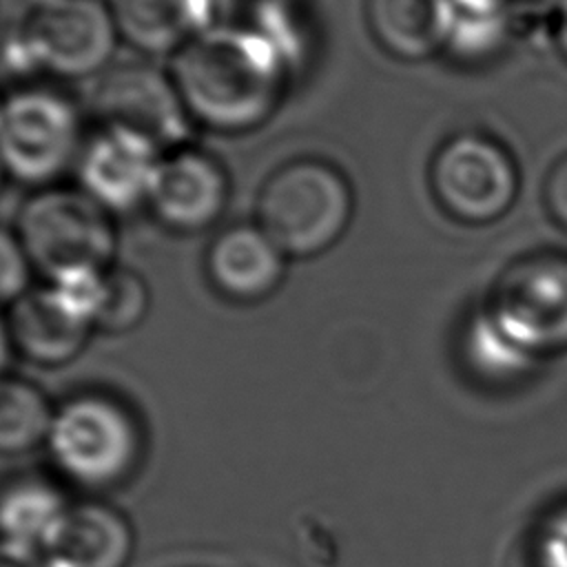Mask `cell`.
<instances>
[{"label": "cell", "mask_w": 567, "mask_h": 567, "mask_svg": "<svg viewBox=\"0 0 567 567\" xmlns=\"http://www.w3.org/2000/svg\"><path fill=\"white\" fill-rule=\"evenodd\" d=\"M514 29L512 16H467L454 13L445 42V53L458 64H483L496 58Z\"/></svg>", "instance_id": "cell-21"}, {"label": "cell", "mask_w": 567, "mask_h": 567, "mask_svg": "<svg viewBox=\"0 0 567 567\" xmlns=\"http://www.w3.org/2000/svg\"><path fill=\"white\" fill-rule=\"evenodd\" d=\"M430 184L452 219L483 226L512 208L518 195V168L501 142L478 131H463L436 151Z\"/></svg>", "instance_id": "cell-8"}, {"label": "cell", "mask_w": 567, "mask_h": 567, "mask_svg": "<svg viewBox=\"0 0 567 567\" xmlns=\"http://www.w3.org/2000/svg\"><path fill=\"white\" fill-rule=\"evenodd\" d=\"M16 233L33 272L47 284L115 264V217L78 186L35 188L20 206Z\"/></svg>", "instance_id": "cell-5"}, {"label": "cell", "mask_w": 567, "mask_h": 567, "mask_svg": "<svg viewBox=\"0 0 567 567\" xmlns=\"http://www.w3.org/2000/svg\"><path fill=\"white\" fill-rule=\"evenodd\" d=\"M11 352H13V348H11V341H9L7 323H4V319H0V377L7 374L4 370H7V363L11 359Z\"/></svg>", "instance_id": "cell-28"}, {"label": "cell", "mask_w": 567, "mask_h": 567, "mask_svg": "<svg viewBox=\"0 0 567 567\" xmlns=\"http://www.w3.org/2000/svg\"><path fill=\"white\" fill-rule=\"evenodd\" d=\"M133 551L128 516L106 501L84 498L71 501L40 556L44 567H126Z\"/></svg>", "instance_id": "cell-14"}, {"label": "cell", "mask_w": 567, "mask_h": 567, "mask_svg": "<svg viewBox=\"0 0 567 567\" xmlns=\"http://www.w3.org/2000/svg\"><path fill=\"white\" fill-rule=\"evenodd\" d=\"M543 197L554 221L567 230V155L551 166L545 179Z\"/></svg>", "instance_id": "cell-24"}, {"label": "cell", "mask_w": 567, "mask_h": 567, "mask_svg": "<svg viewBox=\"0 0 567 567\" xmlns=\"http://www.w3.org/2000/svg\"><path fill=\"white\" fill-rule=\"evenodd\" d=\"M53 410L33 381L0 377V454L16 456L44 445Z\"/></svg>", "instance_id": "cell-18"}, {"label": "cell", "mask_w": 567, "mask_h": 567, "mask_svg": "<svg viewBox=\"0 0 567 567\" xmlns=\"http://www.w3.org/2000/svg\"><path fill=\"white\" fill-rule=\"evenodd\" d=\"M463 354L470 368L485 381L512 383L525 377L536 361L514 348L487 319L483 308H478L463 334Z\"/></svg>", "instance_id": "cell-19"}, {"label": "cell", "mask_w": 567, "mask_h": 567, "mask_svg": "<svg viewBox=\"0 0 567 567\" xmlns=\"http://www.w3.org/2000/svg\"><path fill=\"white\" fill-rule=\"evenodd\" d=\"M365 20L385 53L419 62L445 49L452 7L450 0H365Z\"/></svg>", "instance_id": "cell-16"}, {"label": "cell", "mask_w": 567, "mask_h": 567, "mask_svg": "<svg viewBox=\"0 0 567 567\" xmlns=\"http://www.w3.org/2000/svg\"><path fill=\"white\" fill-rule=\"evenodd\" d=\"M4 177H7V175H4V171H2V166H0V190H2V182H4Z\"/></svg>", "instance_id": "cell-29"}, {"label": "cell", "mask_w": 567, "mask_h": 567, "mask_svg": "<svg viewBox=\"0 0 567 567\" xmlns=\"http://www.w3.org/2000/svg\"><path fill=\"white\" fill-rule=\"evenodd\" d=\"M354 215V193L346 173L321 157L279 164L261 184L255 224L288 259H310L330 250Z\"/></svg>", "instance_id": "cell-2"}, {"label": "cell", "mask_w": 567, "mask_h": 567, "mask_svg": "<svg viewBox=\"0 0 567 567\" xmlns=\"http://www.w3.org/2000/svg\"><path fill=\"white\" fill-rule=\"evenodd\" d=\"M117 42L106 0H31L4 58L24 75L86 80L115 62Z\"/></svg>", "instance_id": "cell-4"}, {"label": "cell", "mask_w": 567, "mask_h": 567, "mask_svg": "<svg viewBox=\"0 0 567 567\" xmlns=\"http://www.w3.org/2000/svg\"><path fill=\"white\" fill-rule=\"evenodd\" d=\"M483 312L534 361L567 350V252L538 250L512 261Z\"/></svg>", "instance_id": "cell-7"}, {"label": "cell", "mask_w": 567, "mask_h": 567, "mask_svg": "<svg viewBox=\"0 0 567 567\" xmlns=\"http://www.w3.org/2000/svg\"><path fill=\"white\" fill-rule=\"evenodd\" d=\"M80 106L47 84L16 86L0 97V166L20 184L53 186L86 142Z\"/></svg>", "instance_id": "cell-6"}, {"label": "cell", "mask_w": 567, "mask_h": 567, "mask_svg": "<svg viewBox=\"0 0 567 567\" xmlns=\"http://www.w3.org/2000/svg\"><path fill=\"white\" fill-rule=\"evenodd\" d=\"M44 447L64 481L89 492H104L135 474L144 452V432L124 401L86 390L55 405Z\"/></svg>", "instance_id": "cell-3"}, {"label": "cell", "mask_w": 567, "mask_h": 567, "mask_svg": "<svg viewBox=\"0 0 567 567\" xmlns=\"http://www.w3.org/2000/svg\"><path fill=\"white\" fill-rule=\"evenodd\" d=\"M71 501L42 474H20L0 485V540L40 554Z\"/></svg>", "instance_id": "cell-17"}, {"label": "cell", "mask_w": 567, "mask_h": 567, "mask_svg": "<svg viewBox=\"0 0 567 567\" xmlns=\"http://www.w3.org/2000/svg\"><path fill=\"white\" fill-rule=\"evenodd\" d=\"M516 0H450L454 13L467 16H509Z\"/></svg>", "instance_id": "cell-26"}, {"label": "cell", "mask_w": 567, "mask_h": 567, "mask_svg": "<svg viewBox=\"0 0 567 567\" xmlns=\"http://www.w3.org/2000/svg\"><path fill=\"white\" fill-rule=\"evenodd\" d=\"M547 24L551 44L567 62V0H547Z\"/></svg>", "instance_id": "cell-25"}, {"label": "cell", "mask_w": 567, "mask_h": 567, "mask_svg": "<svg viewBox=\"0 0 567 567\" xmlns=\"http://www.w3.org/2000/svg\"><path fill=\"white\" fill-rule=\"evenodd\" d=\"M0 567H44V563L38 551L0 540Z\"/></svg>", "instance_id": "cell-27"}, {"label": "cell", "mask_w": 567, "mask_h": 567, "mask_svg": "<svg viewBox=\"0 0 567 567\" xmlns=\"http://www.w3.org/2000/svg\"><path fill=\"white\" fill-rule=\"evenodd\" d=\"M148 308L151 292L146 281L135 270L113 264L102 279L93 326L100 332L124 334L146 319Z\"/></svg>", "instance_id": "cell-20"}, {"label": "cell", "mask_w": 567, "mask_h": 567, "mask_svg": "<svg viewBox=\"0 0 567 567\" xmlns=\"http://www.w3.org/2000/svg\"><path fill=\"white\" fill-rule=\"evenodd\" d=\"M162 148L148 137L111 124L86 135L75 162L78 188L113 217L146 208Z\"/></svg>", "instance_id": "cell-11"}, {"label": "cell", "mask_w": 567, "mask_h": 567, "mask_svg": "<svg viewBox=\"0 0 567 567\" xmlns=\"http://www.w3.org/2000/svg\"><path fill=\"white\" fill-rule=\"evenodd\" d=\"M290 64L255 27L215 24L171 60V78L195 126L237 135L281 106Z\"/></svg>", "instance_id": "cell-1"}, {"label": "cell", "mask_w": 567, "mask_h": 567, "mask_svg": "<svg viewBox=\"0 0 567 567\" xmlns=\"http://www.w3.org/2000/svg\"><path fill=\"white\" fill-rule=\"evenodd\" d=\"M33 268L16 230L0 226V306H11L31 288Z\"/></svg>", "instance_id": "cell-22"}, {"label": "cell", "mask_w": 567, "mask_h": 567, "mask_svg": "<svg viewBox=\"0 0 567 567\" xmlns=\"http://www.w3.org/2000/svg\"><path fill=\"white\" fill-rule=\"evenodd\" d=\"M120 40L144 55H177L217 24L219 0H111Z\"/></svg>", "instance_id": "cell-15"}, {"label": "cell", "mask_w": 567, "mask_h": 567, "mask_svg": "<svg viewBox=\"0 0 567 567\" xmlns=\"http://www.w3.org/2000/svg\"><path fill=\"white\" fill-rule=\"evenodd\" d=\"M536 567H567V503L549 512L534 536Z\"/></svg>", "instance_id": "cell-23"}, {"label": "cell", "mask_w": 567, "mask_h": 567, "mask_svg": "<svg viewBox=\"0 0 567 567\" xmlns=\"http://www.w3.org/2000/svg\"><path fill=\"white\" fill-rule=\"evenodd\" d=\"M230 199V179L224 164L195 144L162 153L146 208L171 233L197 235L213 228Z\"/></svg>", "instance_id": "cell-10"}, {"label": "cell", "mask_w": 567, "mask_h": 567, "mask_svg": "<svg viewBox=\"0 0 567 567\" xmlns=\"http://www.w3.org/2000/svg\"><path fill=\"white\" fill-rule=\"evenodd\" d=\"M91 111L97 124L131 128L162 151L186 144L195 126L171 73L146 60L113 62L104 69L93 84Z\"/></svg>", "instance_id": "cell-9"}, {"label": "cell", "mask_w": 567, "mask_h": 567, "mask_svg": "<svg viewBox=\"0 0 567 567\" xmlns=\"http://www.w3.org/2000/svg\"><path fill=\"white\" fill-rule=\"evenodd\" d=\"M4 323L13 352L42 368L73 361L95 332L93 323L51 284L29 288L9 306Z\"/></svg>", "instance_id": "cell-13"}, {"label": "cell", "mask_w": 567, "mask_h": 567, "mask_svg": "<svg viewBox=\"0 0 567 567\" xmlns=\"http://www.w3.org/2000/svg\"><path fill=\"white\" fill-rule=\"evenodd\" d=\"M204 270L210 288L233 303H259L286 279L288 257L255 221L219 230L208 244Z\"/></svg>", "instance_id": "cell-12"}]
</instances>
